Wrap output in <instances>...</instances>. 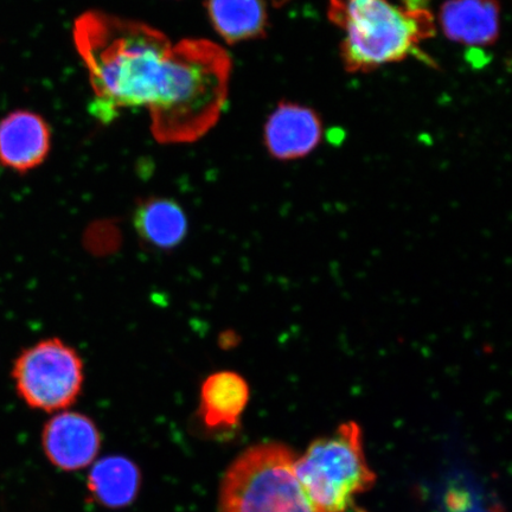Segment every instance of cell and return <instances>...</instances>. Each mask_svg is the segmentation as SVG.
<instances>
[{
	"label": "cell",
	"instance_id": "cell-1",
	"mask_svg": "<svg viewBox=\"0 0 512 512\" xmlns=\"http://www.w3.org/2000/svg\"><path fill=\"white\" fill-rule=\"evenodd\" d=\"M75 48L105 123L120 110L145 107L162 144L194 143L213 128L228 99L232 59L214 42L172 43L142 22L87 11L76 19Z\"/></svg>",
	"mask_w": 512,
	"mask_h": 512
},
{
	"label": "cell",
	"instance_id": "cell-2",
	"mask_svg": "<svg viewBox=\"0 0 512 512\" xmlns=\"http://www.w3.org/2000/svg\"><path fill=\"white\" fill-rule=\"evenodd\" d=\"M329 18L343 31L342 60L352 73L405 60L435 34L430 11L388 0H329Z\"/></svg>",
	"mask_w": 512,
	"mask_h": 512
},
{
	"label": "cell",
	"instance_id": "cell-3",
	"mask_svg": "<svg viewBox=\"0 0 512 512\" xmlns=\"http://www.w3.org/2000/svg\"><path fill=\"white\" fill-rule=\"evenodd\" d=\"M296 457L278 443L247 448L224 473L219 512H325L299 483Z\"/></svg>",
	"mask_w": 512,
	"mask_h": 512
},
{
	"label": "cell",
	"instance_id": "cell-4",
	"mask_svg": "<svg viewBox=\"0 0 512 512\" xmlns=\"http://www.w3.org/2000/svg\"><path fill=\"white\" fill-rule=\"evenodd\" d=\"M294 473L306 494L325 512H347L356 496L376 482L364 453L361 428L354 421L313 441L294 460Z\"/></svg>",
	"mask_w": 512,
	"mask_h": 512
},
{
	"label": "cell",
	"instance_id": "cell-5",
	"mask_svg": "<svg viewBox=\"0 0 512 512\" xmlns=\"http://www.w3.org/2000/svg\"><path fill=\"white\" fill-rule=\"evenodd\" d=\"M12 379L19 398L30 408L51 413L78 400L85 368L78 351L59 338H48L21 352Z\"/></svg>",
	"mask_w": 512,
	"mask_h": 512
},
{
	"label": "cell",
	"instance_id": "cell-6",
	"mask_svg": "<svg viewBox=\"0 0 512 512\" xmlns=\"http://www.w3.org/2000/svg\"><path fill=\"white\" fill-rule=\"evenodd\" d=\"M42 446L49 462L59 469L82 470L98 456L101 434L89 416L78 412H61L44 426Z\"/></svg>",
	"mask_w": 512,
	"mask_h": 512
},
{
	"label": "cell",
	"instance_id": "cell-7",
	"mask_svg": "<svg viewBox=\"0 0 512 512\" xmlns=\"http://www.w3.org/2000/svg\"><path fill=\"white\" fill-rule=\"evenodd\" d=\"M50 149V127L40 114L17 110L0 120V164L4 168L27 174L46 162Z\"/></svg>",
	"mask_w": 512,
	"mask_h": 512
},
{
	"label": "cell",
	"instance_id": "cell-8",
	"mask_svg": "<svg viewBox=\"0 0 512 512\" xmlns=\"http://www.w3.org/2000/svg\"><path fill=\"white\" fill-rule=\"evenodd\" d=\"M322 134V123L311 108L285 102L267 119L265 143L275 159L293 160L315 150Z\"/></svg>",
	"mask_w": 512,
	"mask_h": 512
},
{
	"label": "cell",
	"instance_id": "cell-9",
	"mask_svg": "<svg viewBox=\"0 0 512 512\" xmlns=\"http://www.w3.org/2000/svg\"><path fill=\"white\" fill-rule=\"evenodd\" d=\"M440 25L450 40L467 47H488L499 35L497 0H447Z\"/></svg>",
	"mask_w": 512,
	"mask_h": 512
},
{
	"label": "cell",
	"instance_id": "cell-10",
	"mask_svg": "<svg viewBox=\"0 0 512 512\" xmlns=\"http://www.w3.org/2000/svg\"><path fill=\"white\" fill-rule=\"evenodd\" d=\"M249 387L234 371H217L202 383L200 418L210 431H227L239 425L248 405Z\"/></svg>",
	"mask_w": 512,
	"mask_h": 512
},
{
	"label": "cell",
	"instance_id": "cell-11",
	"mask_svg": "<svg viewBox=\"0 0 512 512\" xmlns=\"http://www.w3.org/2000/svg\"><path fill=\"white\" fill-rule=\"evenodd\" d=\"M211 27L228 44L258 40L268 29V0H206Z\"/></svg>",
	"mask_w": 512,
	"mask_h": 512
},
{
	"label": "cell",
	"instance_id": "cell-12",
	"mask_svg": "<svg viewBox=\"0 0 512 512\" xmlns=\"http://www.w3.org/2000/svg\"><path fill=\"white\" fill-rule=\"evenodd\" d=\"M142 471L131 459L110 456L95 463L87 479L93 501L108 509H123L136 501Z\"/></svg>",
	"mask_w": 512,
	"mask_h": 512
},
{
	"label": "cell",
	"instance_id": "cell-13",
	"mask_svg": "<svg viewBox=\"0 0 512 512\" xmlns=\"http://www.w3.org/2000/svg\"><path fill=\"white\" fill-rule=\"evenodd\" d=\"M134 228L140 239L157 249H172L188 234L184 210L169 198L150 197L138 204L133 214Z\"/></svg>",
	"mask_w": 512,
	"mask_h": 512
},
{
	"label": "cell",
	"instance_id": "cell-14",
	"mask_svg": "<svg viewBox=\"0 0 512 512\" xmlns=\"http://www.w3.org/2000/svg\"><path fill=\"white\" fill-rule=\"evenodd\" d=\"M402 2L409 10H427V5L431 0H402Z\"/></svg>",
	"mask_w": 512,
	"mask_h": 512
}]
</instances>
